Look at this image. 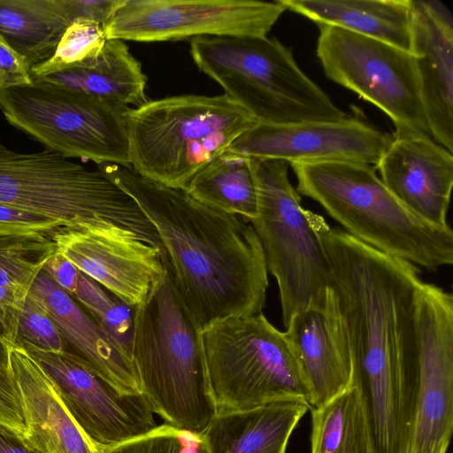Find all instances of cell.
I'll return each instance as SVG.
<instances>
[{"instance_id":"23","label":"cell","mask_w":453,"mask_h":453,"mask_svg":"<svg viewBox=\"0 0 453 453\" xmlns=\"http://www.w3.org/2000/svg\"><path fill=\"white\" fill-rule=\"evenodd\" d=\"M317 25L338 27L410 51L411 0H280Z\"/></svg>"},{"instance_id":"15","label":"cell","mask_w":453,"mask_h":453,"mask_svg":"<svg viewBox=\"0 0 453 453\" xmlns=\"http://www.w3.org/2000/svg\"><path fill=\"white\" fill-rule=\"evenodd\" d=\"M392 137L356 119L257 123L228 148L249 157L294 162L353 161L376 165Z\"/></svg>"},{"instance_id":"36","label":"cell","mask_w":453,"mask_h":453,"mask_svg":"<svg viewBox=\"0 0 453 453\" xmlns=\"http://www.w3.org/2000/svg\"><path fill=\"white\" fill-rule=\"evenodd\" d=\"M32 81L25 58L0 35V88L26 86Z\"/></svg>"},{"instance_id":"4","label":"cell","mask_w":453,"mask_h":453,"mask_svg":"<svg viewBox=\"0 0 453 453\" xmlns=\"http://www.w3.org/2000/svg\"><path fill=\"white\" fill-rule=\"evenodd\" d=\"M297 192L316 201L355 239L434 272L453 263V232L406 208L370 165L353 161L289 164Z\"/></svg>"},{"instance_id":"29","label":"cell","mask_w":453,"mask_h":453,"mask_svg":"<svg viewBox=\"0 0 453 453\" xmlns=\"http://www.w3.org/2000/svg\"><path fill=\"white\" fill-rule=\"evenodd\" d=\"M106 41L104 25L90 19H76L61 35L52 56L30 69L32 78L81 67L100 53Z\"/></svg>"},{"instance_id":"28","label":"cell","mask_w":453,"mask_h":453,"mask_svg":"<svg viewBox=\"0 0 453 453\" xmlns=\"http://www.w3.org/2000/svg\"><path fill=\"white\" fill-rule=\"evenodd\" d=\"M56 250L52 236L38 233L0 234V287L27 297Z\"/></svg>"},{"instance_id":"3","label":"cell","mask_w":453,"mask_h":453,"mask_svg":"<svg viewBox=\"0 0 453 453\" xmlns=\"http://www.w3.org/2000/svg\"><path fill=\"white\" fill-rule=\"evenodd\" d=\"M162 274L135 306L131 358L142 393L164 424L202 434L216 415L202 329L163 253Z\"/></svg>"},{"instance_id":"26","label":"cell","mask_w":453,"mask_h":453,"mask_svg":"<svg viewBox=\"0 0 453 453\" xmlns=\"http://www.w3.org/2000/svg\"><path fill=\"white\" fill-rule=\"evenodd\" d=\"M185 191L208 206L248 221L257 215V185L249 157L225 151L199 171Z\"/></svg>"},{"instance_id":"7","label":"cell","mask_w":453,"mask_h":453,"mask_svg":"<svg viewBox=\"0 0 453 453\" xmlns=\"http://www.w3.org/2000/svg\"><path fill=\"white\" fill-rule=\"evenodd\" d=\"M198 69L218 82L257 123L340 120L347 115L275 38L201 36L190 40Z\"/></svg>"},{"instance_id":"34","label":"cell","mask_w":453,"mask_h":453,"mask_svg":"<svg viewBox=\"0 0 453 453\" xmlns=\"http://www.w3.org/2000/svg\"><path fill=\"white\" fill-rule=\"evenodd\" d=\"M123 0H56L63 19L70 25L84 19L104 26Z\"/></svg>"},{"instance_id":"16","label":"cell","mask_w":453,"mask_h":453,"mask_svg":"<svg viewBox=\"0 0 453 453\" xmlns=\"http://www.w3.org/2000/svg\"><path fill=\"white\" fill-rule=\"evenodd\" d=\"M376 168L385 186L406 208L433 225L449 226L452 152L430 136L395 131Z\"/></svg>"},{"instance_id":"8","label":"cell","mask_w":453,"mask_h":453,"mask_svg":"<svg viewBox=\"0 0 453 453\" xmlns=\"http://www.w3.org/2000/svg\"><path fill=\"white\" fill-rule=\"evenodd\" d=\"M216 413L298 401L311 390L285 332L260 312L229 317L202 331Z\"/></svg>"},{"instance_id":"18","label":"cell","mask_w":453,"mask_h":453,"mask_svg":"<svg viewBox=\"0 0 453 453\" xmlns=\"http://www.w3.org/2000/svg\"><path fill=\"white\" fill-rule=\"evenodd\" d=\"M432 139L453 151V17L437 0H411V44Z\"/></svg>"},{"instance_id":"11","label":"cell","mask_w":453,"mask_h":453,"mask_svg":"<svg viewBox=\"0 0 453 453\" xmlns=\"http://www.w3.org/2000/svg\"><path fill=\"white\" fill-rule=\"evenodd\" d=\"M318 27L317 57L327 78L380 109L395 131L432 137L409 50L338 27Z\"/></svg>"},{"instance_id":"14","label":"cell","mask_w":453,"mask_h":453,"mask_svg":"<svg viewBox=\"0 0 453 453\" xmlns=\"http://www.w3.org/2000/svg\"><path fill=\"white\" fill-rule=\"evenodd\" d=\"M27 351L47 373L75 422L96 447L119 445L158 427L155 412L142 393L120 390L65 355Z\"/></svg>"},{"instance_id":"9","label":"cell","mask_w":453,"mask_h":453,"mask_svg":"<svg viewBox=\"0 0 453 453\" xmlns=\"http://www.w3.org/2000/svg\"><path fill=\"white\" fill-rule=\"evenodd\" d=\"M257 192L250 222L275 278L286 326L294 314L323 305L330 288L329 265L314 223L315 213L301 204L282 159L250 157Z\"/></svg>"},{"instance_id":"24","label":"cell","mask_w":453,"mask_h":453,"mask_svg":"<svg viewBox=\"0 0 453 453\" xmlns=\"http://www.w3.org/2000/svg\"><path fill=\"white\" fill-rule=\"evenodd\" d=\"M33 79L126 106L148 102L142 65L119 39L107 40L100 53L81 67Z\"/></svg>"},{"instance_id":"38","label":"cell","mask_w":453,"mask_h":453,"mask_svg":"<svg viewBox=\"0 0 453 453\" xmlns=\"http://www.w3.org/2000/svg\"><path fill=\"white\" fill-rule=\"evenodd\" d=\"M43 270L73 298L81 271L69 259L57 250L44 265Z\"/></svg>"},{"instance_id":"22","label":"cell","mask_w":453,"mask_h":453,"mask_svg":"<svg viewBox=\"0 0 453 453\" xmlns=\"http://www.w3.org/2000/svg\"><path fill=\"white\" fill-rule=\"evenodd\" d=\"M310 407L282 401L216 413L201 434L207 453H286L288 441Z\"/></svg>"},{"instance_id":"6","label":"cell","mask_w":453,"mask_h":453,"mask_svg":"<svg viewBox=\"0 0 453 453\" xmlns=\"http://www.w3.org/2000/svg\"><path fill=\"white\" fill-rule=\"evenodd\" d=\"M257 123L225 94L148 101L130 109L127 118L131 169L185 190L199 171Z\"/></svg>"},{"instance_id":"31","label":"cell","mask_w":453,"mask_h":453,"mask_svg":"<svg viewBox=\"0 0 453 453\" xmlns=\"http://www.w3.org/2000/svg\"><path fill=\"white\" fill-rule=\"evenodd\" d=\"M98 448L99 453H207L202 435L163 424L147 435Z\"/></svg>"},{"instance_id":"2","label":"cell","mask_w":453,"mask_h":453,"mask_svg":"<svg viewBox=\"0 0 453 453\" xmlns=\"http://www.w3.org/2000/svg\"><path fill=\"white\" fill-rule=\"evenodd\" d=\"M97 165L134 199L154 226L176 288L202 331L229 317L262 312L268 270L250 221L131 168Z\"/></svg>"},{"instance_id":"17","label":"cell","mask_w":453,"mask_h":453,"mask_svg":"<svg viewBox=\"0 0 453 453\" xmlns=\"http://www.w3.org/2000/svg\"><path fill=\"white\" fill-rule=\"evenodd\" d=\"M53 240L81 273L132 306L164 271L161 250L138 240L65 228Z\"/></svg>"},{"instance_id":"19","label":"cell","mask_w":453,"mask_h":453,"mask_svg":"<svg viewBox=\"0 0 453 453\" xmlns=\"http://www.w3.org/2000/svg\"><path fill=\"white\" fill-rule=\"evenodd\" d=\"M285 329L311 390V408L326 403L350 385L349 340L331 286L323 305L296 312Z\"/></svg>"},{"instance_id":"13","label":"cell","mask_w":453,"mask_h":453,"mask_svg":"<svg viewBox=\"0 0 453 453\" xmlns=\"http://www.w3.org/2000/svg\"><path fill=\"white\" fill-rule=\"evenodd\" d=\"M417 403L410 453H447L453 432V296L422 281L417 296Z\"/></svg>"},{"instance_id":"32","label":"cell","mask_w":453,"mask_h":453,"mask_svg":"<svg viewBox=\"0 0 453 453\" xmlns=\"http://www.w3.org/2000/svg\"><path fill=\"white\" fill-rule=\"evenodd\" d=\"M134 311L135 306L115 296L104 312L93 317L117 347L131 360Z\"/></svg>"},{"instance_id":"39","label":"cell","mask_w":453,"mask_h":453,"mask_svg":"<svg viewBox=\"0 0 453 453\" xmlns=\"http://www.w3.org/2000/svg\"><path fill=\"white\" fill-rule=\"evenodd\" d=\"M0 453H39L27 446L20 436L0 425Z\"/></svg>"},{"instance_id":"37","label":"cell","mask_w":453,"mask_h":453,"mask_svg":"<svg viewBox=\"0 0 453 453\" xmlns=\"http://www.w3.org/2000/svg\"><path fill=\"white\" fill-rule=\"evenodd\" d=\"M26 297L12 289L0 287V336L15 342L20 310Z\"/></svg>"},{"instance_id":"20","label":"cell","mask_w":453,"mask_h":453,"mask_svg":"<svg viewBox=\"0 0 453 453\" xmlns=\"http://www.w3.org/2000/svg\"><path fill=\"white\" fill-rule=\"evenodd\" d=\"M1 340L20 400L25 424L23 442L39 453H99L32 355L16 342Z\"/></svg>"},{"instance_id":"5","label":"cell","mask_w":453,"mask_h":453,"mask_svg":"<svg viewBox=\"0 0 453 453\" xmlns=\"http://www.w3.org/2000/svg\"><path fill=\"white\" fill-rule=\"evenodd\" d=\"M0 203L56 219L65 229L161 245L154 226L125 190L99 169L50 150L19 153L0 142Z\"/></svg>"},{"instance_id":"10","label":"cell","mask_w":453,"mask_h":453,"mask_svg":"<svg viewBox=\"0 0 453 453\" xmlns=\"http://www.w3.org/2000/svg\"><path fill=\"white\" fill-rule=\"evenodd\" d=\"M0 111L47 150L131 168L128 106L33 79L29 85L0 88Z\"/></svg>"},{"instance_id":"40","label":"cell","mask_w":453,"mask_h":453,"mask_svg":"<svg viewBox=\"0 0 453 453\" xmlns=\"http://www.w3.org/2000/svg\"><path fill=\"white\" fill-rule=\"evenodd\" d=\"M0 370L9 371L7 351L0 336Z\"/></svg>"},{"instance_id":"27","label":"cell","mask_w":453,"mask_h":453,"mask_svg":"<svg viewBox=\"0 0 453 453\" xmlns=\"http://www.w3.org/2000/svg\"><path fill=\"white\" fill-rule=\"evenodd\" d=\"M310 411L311 453H374L366 412L353 384Z\"/></svg>"},{"instance_id":"21","label":"cell","mask_w":453,"mask_h":453,"mask_svg":"<svg viewBox=\"0 0 453 453\" xmlns=\"http://www.w3.org/2000/svg\"><path fill=\"white\" fill-rule=\"evenodd\" d=\"M28 294L44 308L67 349L65 355L120 390L142 393L131 359L111 341L98 322L42 269Z\"/></svg>"},{"instance_id":"1","label":"cell","mask_w":453,"mask_h":453,"mask_svg":"<svg viewBox=\"0 0 453 453\" xmlns=\"http://www.w3.org/2000/svg\"><path fill=\"white\" fill-rule=\"evenodd\" d=\"M314 223L348 335L351 384L360 394L374 453H409L417 403L418 268L330 227L320 215Z\"/></svg>"},{"instance_id":"30","label":"cell","mask_w":453,"mask_h":453,"mask_svg":"<svg viewBox=\"0 0 453 453\" xmlns=\"http://www.w3.org/2000/svg\"><path fill=\"white\" fill-rule=\"evenodd\" d=\"M16 342L27 350L67 354L66 345L44 308L29 294L20 310Z\"/></svg>"},{"instance_id":"25","label":"cell","mask_w":453,"mask_h":453,"mask_svg":"<svg viewBox=\"0 0 453 453\" xmlns=\"http://www.w3.org/2000/svg\"><path fill=\"white\" fill-rule=\"evenodd\" d=\"M68 26L56 0H0V35L30 69L52 56Z\"/></svg>"},{"instance_id":"35","label":"cell","mask_w":453,"mask_h":453,"mask_svg":"<svg viewBox=\"0 0 453 453\" xmlns=\"http://www.w3.org/2000/svg\"><path fill=\"white\" fill-rule=\"evenodd\" d=\"M0 425L22 437L25 424L20 400L10 371L0 370Z\"/></svg>"},{"instance_id":"33","label":"cell","mask_w":453,"mask_h":453,"mask_svg":"<svg viewBox=\"0 0 453 453\" xmlns=\"http://www.w3.org/2000/svg\"><path fill=\"white\" fill-rule=\"evenodd\" d=\"M64 228L56 219L0 203V234L38 233L53 237Z\"/></svg>"},{"instance_id":"12","label":"cell","mask_w":453,"mask_h":453,"mask_svg":"<svg viewBox=\"0 0 453 453\" xmlns=\"http://www.w3.org/2000/svg\"><path fill=\"white\" fill-rule=\"evenodd\" d=\"M285 11L280 0H123L104 28L107 40L144 42L264 36Z\"/></svg>"}]
</instances>
